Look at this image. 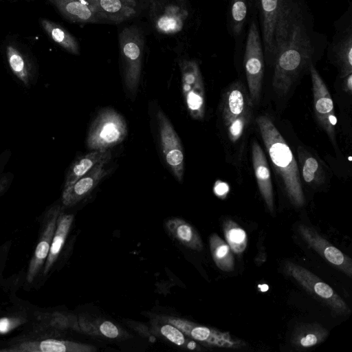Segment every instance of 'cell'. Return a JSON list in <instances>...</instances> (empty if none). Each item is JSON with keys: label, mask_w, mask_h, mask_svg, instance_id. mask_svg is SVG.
I'll list each match as a JSON object with an SVG mask.
<instances>
[{"label": "cell", "mask_w": 352, "mask_h": 352, "mask_svg": "<svg viewBox=\"0 0 352 352\" xmlns=\"http://www.w3.org/2000/svg\"><path fill=\"white\" fill-rule=\"evenodd\" d=\"M314 52L301 8L294 0H279L272 56V87L278 95L289 91L299 74L311 63Z\"/></svg>", "instance_id": "obj_1"}, {"label": "cell", "mask_w": 352, "mask_h": 352, "mask_svg": "<svg viewBox=\"0 0 352 352\" xmlns=\"http://www.w3.org/2000/svg\"><path fill=\"white\" fill-rule=\"evenodd\" d=\"M261 136L286 193L296 207L305 204L299 168L293 153L272 120L265 115L256 118Z\"/></svg>", "instance_id": "obj_2"}, {"label": "cell", "mask_w": 352, "mask_h": 352, "mask_svg": "<svg viewBox=\"0 0 352 352\" xmlns=\"http://www.w3.org/2000/svg\"><path fill=\"white\" fill-rule=\"evenodd\" d=\"M253 103L248 91L240 82L232 83L223 94L221 102L223 124L232 142L238 141L248 127Z\"/></svg>", "instance_id": "obj_3"}, {"label": "cell", "mask_w": 352, "mask_h": 352, "mask_svg": "<svg viewBox=\"0 0 352 352\" xmlns=\"http://www.w3.org/2000/svg\"><path fill=\"white\" fill-rule=\"evenodd\" d=\"M6 65L12 76L23 88L29 89L38 79L36 58L26 45L16 38H6L1 47Z\"/></svg>", "instance_id": "obj_4"}, {"label": "cell", "mask_w": 352, "mask_h": 352, "mask_svg": "<svg viewBox=\"0 0 352 352\" xmlns=\"http://www.w3.org/2000/svg\"><path fill=\"white\" fill-rule=\"evenodd\" d=\"M127 134L124 118L115 110H102L93 121L87 137L90 150H108L124 140Z\"/></svg>", "instance_id": "obj_5"}, {"label": "cell", "mask_w": 352, "mask_h": 352, "mask_svg": "<svg viewBox=\"0 0 352 352\" xmlns=\"http://www.w3.org/2000/svg\"><path fill=\"white\" fill-rule=\"evenodd\" d=\"M286 274L293 278L316 299L339 316H346L351 310L346 302L333 288L309 270L292 262L284 265Z\"/></svg>", "instance_id": "obj_6"}, {"label": "cell", "mask_w": 352, "mask_h": 352, "mask_svg": "<svg viewBox=\"0 0 352 352\" xmlns=\"http://www.w3.org/2000/svg\"><path fill=\"white\" fill-rule=\"evenodd\" d=\"M124 79L127 91L135 96L140 82L144 39L135 27H128L119 35Z\"/></svg>", "instance_id": "obj_7"}, {"label": "cell", "mask_w": 352, "mask_h": 352, "mask_svg": "<svg viewBox=\"0 0 352 352\" xmlns=\"http://www.w3.org/2000/svg\"><path fill=\"white\" fill-rule=\"evenodd\" d=\"M157 320L176 326L190 338L209 347L240 349L247 345L244 340L234 337L228 332L203 326L184 318L161 315L157 316Z\"/></svg>", "instance_id": "obj_8"}, {"label": "cell", "mask_w": 352, "mask_h": 352, "mask_svg": "<svg viewBox=\"0 0 352 352\" xmlns=\"http://www.w3.org/2000/svg\"><path fill=\"white\" fill-rule=\"evenodd\" d=\"M244 67L248 94L254 104L258 103L264 75V57L260 33L256 24H250L244 54Z\"/></svg>", "instance_id": "obj_9"}, {"label": "cell", "mask_w": 352, "mask_h": 352, "mask_svg": "<svg viewBox=\"0 0 352 352\" xmlns=\"http://www.w3.org/2000/svg\"><path fill=\"white\" fill-rule=\"evenodd\" d=\"M182 92L188 111L195 120L205 115V90L201 73L197 63L184 60L180 63Z\"/></svg>", "instance_id": "obj_10"}, {"label": "cell", "mask_w": 352, "mask_h": 352, "mask_svg": "<svg viewBox=\"0 0 352 352\" xmlns=\"http://www.w3.org/2000/svg\"><path fill=\"white\" fill-rule=\"evenodd\" d=\"M314 96V113L319 125L336 145V117L331 94L320 75L312 64L309 66Z\"/></svg>", "instance_id": "obj_11"}, {"label": "cell", "mask_w": 352, "mask_h": 352, "mask_svg": "<svg viewBox=\"0 0 352 352\" xmlns=\"http://www.w3.org/2000/svg\"><path fill=\"white\" fill-rule=\"evenodd\" d=\"M160 143L166 164L178 182L184 173V155L180 139L171 122L162 111L157 113Z\"/></svg>", "instance_id": "obj_12"}, {"label": "cell", "mask_w": 352, "mask_h": 352, "mask_svg": "<svg viewBox=\"0 0 352 352\" xmlns=\"http://www.w3.org/2000/svg\"><path fill=\"white\" fill-rule=\"evenodd\" d=\"M303 240L326 261L349 277L352 276V260L322 236L315 229L304 224L298 226Z\"/></svg>", "instance_id": "obj_13"}, {"label": "cell", "mask_w": 352, "mask_h": 352, "mask_svg": "<svg viewBox=\"0 0 352 352\" xmlns=\"http://www.w3.org/2000/svg\"><path fill=\"white\" fill-rule=\"evenodd\" d=\"M152 11L156 29L164 34L179 32L188 16L184 0H154Z\"/></svg>", "instance_id": "obj_14"}, {"label": "cell", "mask_w": 352, "mask_h": 352, "mask_svg": "<svg viewBox=\"0 0 352 352\" xmlns=\"http://www.w3.org/2000/svg\"><path fill=\"white\" fill-rule=\"evenodd\" d=\"M62 211L59 204L51 206L45 213L39 241L30 261L27 272V281L32 283L40 272L48 256L58 217Z\"/></svg>", "instance_id": "obj_15"}, {"label": "cell", "mask_w": 352, "mask_h": 352, "mask_svg": "<svg viewBox=\"0 0 352 352\" xmlns=\"http://www.w3.org/2000/svg\"><path fill=\"white\" fill-rule=\"evenodd\" d=\"M107 163H99L72 186L64 188L62 194L63 204L67 207L73 206L89 195L108 174L104 167Z\"/></svg>", "instance_id": "obj_16"}, {"label": "cell", "mask_w": 352, "mask_h": 352, "mask_svg": "<svg viewBox=\"0 0 352 352\" xmlns=\"http://www.w3.org/2000/svg\"><path fill=\"white\" fill-rule=\"evenodd\" d=\"M98 21L122 23L136 15L138 5L135 0H87Z\"/></svg>", "instance_id": "obj_17"}, {"label": "cell", "mask_w": 352, "mask_h": 352, "mask_svg": "<svg viewBox=\"0 0 352 352\" xmlns=\"http://www.w3.org/2000/svg\"><path fill=\"white\" fill-rule=\"evenodd\" d=\"M95 346L69 340L45 339L25 341L0 351L12 352H95Z\"/></svg>", "instance_id": "obj_18"}, {"label": "cell", "mask_w": 352, "mask_h": 352, "mask_svg": "<svg viewBox=\"0 0 352 352\" xmlns=\"http://www.w3.org/2000/svg\"><path fill=\"white\" fill-rule=\"evenodd\" d=\"M252 160L260 193L269 210L273 212L274 202L270 170L265 155L256 141L252 144Z\"/></svg>", "instance_id": "obj_19"}, {"label": "cell", "mask_w": 352, "mask_h": 352, "mask_svg": "<svg viewBox=\"0 0 352 352\" xmlns=\"http://www.w3.org/2000/svg\"><path fill=\"white\" fill-rule=\"evenodd\" d=\"M80 332L91 337L120 340L131 335L113 322L104 319L82 315L78 318Z\"/></svg>", "instance_id": "obj_20"}, {"label": "cell", "mask_w": 352, "mask_h": 352, "mask_svg": "<svg viewBox=\"0 0 352 352\" xmlns=\"http://www.w3.org/2000/svg\"><path fill=\"white\" fill-rule=\"evenodd\" d=\"M67 20L76 23H96L98 20L87 0H48Z\"/></svg>", "instance_id": "obj_21"}, {"label": "cell", "mask_w": 352, "mask_h": 352, "mask_svg": "<svg viewBox=\"0 0 352 352\" xmlns=\"http://www.w3.org/2000/svg\"><path fill=\"white\" fill-rule=\"evenodd\" d=\"M111 157V153L109 149L91 150L89 153L77 157L66 173L63 189L72 186L99 163L109 162Z\"/></svg>", "instance_id": "obj_22"}, {"label": "cell", "mask_w": 352, "mask_h": 352, "mask_svg": "<svg viewBox=\"0 0 352 352\" xmlns=\"http://www.w3.org/2000/svg\"><path fill=\"white\" fill-rule=\"evenodd\" d=\"M168 234L182 245L200 252L204 248L203 241L197 230L189 223L179 217H171L165 221Z\"/></svg>", "instance_id": "obj_23"}, {"label": "cell", "mask_w": 352, "mask_h": 352, "mask_svg": "<svg viewBox=\"0 0 352 352\" xmlns=\"http://www.w3.org/2000/svg\"><path fill=\"white\" fill-rule=\"evenodd\" d=\"M328 331L318 323L296 325L291 336V343L297 349H308L324 341Z\"/></svg>", "instance_id": "obj_24"}, {"label": "cell", "mask_w": 352, "mask_h": 352, "mask_svg": "<svg viewBox=\"0 0 352 352\" xmlns=\"http://www.w3.org/2000/svg\"><path fill=\"white\" fill-rule=\"evenodd\" d=\"M74 218L73 214H65L62 211L59 214L50 252L44 263L43 274L46 275L50 272L57 260L72 227Z\"/></svg>", "instance_id": "obj_25"}, {"label": "cell", "mask_w": 352, "mask_h": 352, "mask_svg": "<svg viewBox=\"0 0 352 352\" xmlns=\"http://www.w3.org/2000/svg\"><path fill=\"white\" fill-rule=\"evenodd\" d=\"M39 23L45 34L54 43L67 52L79 55L80 46L78 41L64 27L45 18H41Z\"/></svg>", "instance_id": "obj_26"}, {"label": "cell", "mask_w": 352, "mask_h": 352, "mask_svg": "<svg viewBox=\"0 0 352 352\" xmlns=\"http://www.w3.org/2000/svg\"><path fill=\"white\" fill-rule=\"evenodd\" d=\"M262 15V31L265 50L272 56L273 33L276 19L279 0H258Z\"/></svg>", "instance_id": "obj_27"}, {"label": "cell", "mask_w": 352, "mask_h": 352, "mask_svg": "<svg viewBox=\"0 0 352 352\" xmlns=\"http://www.w3.org/2000/svg\"><path fill=\"white\" fill-rule=\"evenodd\" d=\"M153 324L152 331L164 338L167 341L184 349L201 351L199 344L188 337L176 326L166 322L157 320Z\"/></svg>", "instance_id": "obj_28"}, {"label": "cell", "mask_w": 352, "mask_h": 352, "mask_svg": "<svg viewBox=\"0 0 352 352\" xmlns=\"http://www.w3.org/2000/svg\"><path fill=\"white\" fill-rule=\"evenodd\" d=\"M298 153L305 182L313 186L322 184L325 181V174L318 159L300 147L298 148Z\"/></svg>", "instance_id": "obj_29"}, {"label": "cell", "mask_w": 352, "mask_h": 352, "mask_svg": "<svg viewBox=\"0 0 352 352\" xmlns=\"http://www.w3.org/2000/svg\"><path fill=\"white\" fill-rule=\"evenodd\" d=\"M209 245L212 259L218 268L224 272L232 271L234 260L228 244L214 233L210 236Z\"/></svg>", "instance_id": "obj_30"}, {"label": "cell", "mask_w": 352, "mask_h": 352, "mask_svg": "<svg viewBox=\"0 0 352 352\" xmlns=\"http://www.w3.org/2000/svg\"><path fill=\"white\" fill-rule=\"evenodd\" d=\"M336 63L341 78L352 73V36L351 29L333 45Z\"/></svg>", "instance_id": "obj_31"}, {"label": "cell", "mask_w": 352, "mask_h": 352, "mask_svg": "<svg viewBox=\"0 0 352 352\" xmlns=\"http://www.w3.org/2000/svg\"><path fill=\"white\" fill-rule=\"evenodd\" d=\"M223 230L226 243L232 252L236 254L243 253L248 244V237L245 230L230 219L223 221Z\"/></svg>", "instance_id": "obj_32"}, {"label": "cell", "mask_w": 352, "mask_h": 352, "mask_svg": "<svg viewBox=\"0 0 352 352\" xmlns=\"http://www.w3.org/2000/svg\"><path fill=\"white\" fill-rule=\"evenodd\" d=\"M247 15L246 0H232L231 18L232 31L235 35L241 32Z\"/></svg>", "instance_id": "obj_33"}, {"label": "cell", "mask_w": 352, "mask_h": 352, "mask_svg": "<svg viewBox=\"0 0 352 352\" xmlns=\"http://www.w3.org/2000/svg\"><path fill=\"white\" fill-rule=\"evenodd\" d=\"M14 179L11 172L0 173V196L3 195L10 188Z\"/></svg>", "instance_id": "obj_34"}, {"label": "cell", "mask_w": 352, "mask_h": 352, "mask_svg": "<svg viewBox=\"0 0 352 352\" xmlns=\"http://www.w3.org/2000/svg\"><path fill=\"white\" fill-rule=\"evenodd\" d=\"M15 322L8 318L0 319V333H6L14 326Z\"/></svg>", "instance_id": "obj_35"}, {"label": "cell", "mask_w": 352, "mask_h": 352, "mask_svg": "<svg viewBox=\"0 0 352 352\" xmlns=\"http://www.w3.org/2000/svg\"><path fill=\"white\" fill-rule=\"evenodd\" d=\"M11 155V151L10 150L4 151L0 155V173L3 172L7 162H8Z\"/></svg>", "instance_id": "obj_36"}, {"label": "cell", "mask_w": 352, "mask_h": 352, "mask_svg": "<svg viewBox=\"0 0 352 352\" xmlns=\"http://www.w3.org/2000/svg\"><path fill=\"white\" fill-rule=\"evenodd\" d=\"M343 78V89L346 92L351 94L352 91V73L346 75Z\"/></svg>", "instance_id": "obj_37"}, {"label": "cell", "mask_w": 352, "mask_h": 352, "mask_svg": "<svg viewBox=\"0 0 352 352\" xmlns=\"http://www.w3.org/2000/svg\"><path fill=\"white\" fill-rule=\"evenodd\" d=\"M227 191H228V188L225 184H221L217 185V187L215 188V192H216L217 195L219 196L224 195Z\"/></svg>", "instance_id": "obj_38"}]
</instances>
